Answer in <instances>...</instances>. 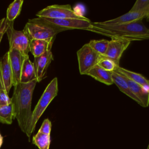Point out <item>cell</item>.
<instances>
[{"instance_id": "1", "label": "cell", "mask_w": 149, "mask_h": 149, "mask_svg": "<svg viewBox=\"0 0 149 149\" xmlns=\"http://www.w3.org/2000/svg\"><path fill=\"white\" fill-rule=\"evenodd\" d=\"M37 83L36 80L27 83H19L14 86L11 98L15 119H16L21 130L30 137L31 132L30 123L32 116L31 110L33 93Z\"/></svg>"}, {"instance_id": "2", "label": "cell", "mask_w": 149, "mask_h": 149, "mask_svg": "<svg viewBox=\"0 0 149 149\" xmlns=\"http://www.w3.org/2000/svg\"><path fill=\"white\" fill-rule=\"evenodd\" d=\"M87 30L111 39H124L131 41L149 39V29L143 23L142 20L117 25H104L100 22H91Z\"/></svg>"}, {"instance_id": "3", "label": "cell", "mask_w": 149, "mask_h": 149, "mask_svg": "<svg viewBox=\"0 0 149 149\" xmlns=\"http://www.w3.org/2000/svg\"><path fill=\"white\" fill-rule=\"evenodd\" d=\"M23 30L30 40L51 41L55 40L58 33L66 30L48 22L42 17H37L29 19Z\"/></svg>"}, {"instance_id": "4", "label": "cell", "mask_w": 149, "mask_h": 149, "mask_svg": "<svg viewBox=\"0 0 149 149\" xmlns=\"http://www.w3.org/2000/svg\"><path fill=\"white\" fill-rule=\"evenodd\" d=\"M58 92V79L57 77H54L45 88L34 109L32 112L30 123V130L31 133L34 130L37 121L47 109L49 104L57 95Z\"/></svg>"}, {"instance_id": "5", "label": "cell", "mask_w": 149, "mask_h": 149, "mask_svg": "<svg viewBox=\"0 0 149 149\" xmlns=\"http://www.w3.org/2000/svg\"><path fill=\"white\" fill-rule=\"evenodd\" d=\"M6 33L9 41V50L16 49L24 57L29 55L30 39L23 30H15L13 22L7 20Z\"/></svg>"}, {"instance_id": "6", "label": "cell", "mask_w": 149, "mask_h": 149, "mask_svg": "<svg viewBox=\"0 0 149 149\" xmlns=\"http://www.w3.org/2000/svg\"><path fill=\"white\" fill-rule=\"evenodd\" d=\"M76 54L79 72L81 74H86L92 68L98 65V62L104 58V56L93 50L88 43L83 45Z\"/></svg>"}, {"instance_id": "7", "label": "cell", "mask_w": 149, "mask_h": 149, "mask_svg": "<svg viewBox=\"0 0 149 149\" xmlns=\"http://www.w3.org/2000/svg\"><path fill=\"white\" fill-rule=\"evenodd\" d=\"M38 17L54 19H62L68 18L82 19L85 17L76 13L69 4L52 5L47 6L36 13Z\"/></svg>"}, {"instance_id": "8", "label": "cell", "mask_w": 149, "mask_h": 149, "mask_svg": "<svg viewBox=\"0 0 149 149\" xmlns=\"http://www.w3.org/2000/svg\"><path fill=\"white\" fill-rule=\"evenodd\" d=\"M131 42L128 40L111 39L109 41L108 48L104 57L113 61L119 66L122 54L129 47Z\"/></svg>"}, {"instance_id": "9", "label": "cell", "mask_w": 149, "mask_h": 149, "mask_svg": "<svg viewBox=\"0 0 149 149\" xmlns=\"http://www.w3.org/2000/svg\"><path fill=\"white\" fill-rule=\"evenodd\" d=\"M48 22L60 27L62 29L67 30L70 29H81L87 30L90 27L91 23V20L87 18L84 17L82 19L75 18H68L62 19H54L48 18H43Z\"/></svg>"}, {"instance_id": "10", "label": "cell", "mask_w": 149, "mask_h": 149, "mask_svg": "<svg viewBox=\"0 0 149 149\" xmlns=\"http://www.w3.org/2000/svg\"><path fill=\"white\" fill-rule=\"evenodd\" d=\"M53 59L51 50L47 51L38 57L34 58L33 64L37 82L41 81L46 77L48 68Z\"/></svg>"}, {"instance_id": "11", "label": "cell", "mask_w": 149, "mask_h": 149, "mask_svg": "<svg viewBox=\"0 0 149 149\" xmlns=\"http://www.w3.org/2000/svg\"><path fill=\"white\" fill-rule=\"evenodd\" d=\"M10 66L13 76V86L20 82V75L24 56L16 49L8 50Z\"/></svg>"}, {"instance_id": "12", "label": "cell", "mask_w": 149, "mask_h": 149, "mask_svg": "<svg viewBox=\"0 0 149 149\" xmlns=\"http://www.w3.org/2000/svg\"><path fill=\"white\" fill-rule=\"evenodd\" d=\"M145 18L146 16L143 13L129 10L127 13H126L115 19L99 22L100 23L104 25H117L133 23L142 20Z\"/></svg>"}, {"instance_id": "13", "label": "cell", "mask_w": 149, "mask_h": 149, "mask_svg": "<svg viewBox=\"0 0 149 149\" xmlns=\"http://www.w3.org/2000/svg\"><path fill=\"white\" fill-rule=\"evenodd\" d=\"M0 68L6 91L8 94L13 86V76L8 52L0 59Z\"/></svg>"}, {"instance_id": "14", "label": "cell", "mask_w": 149, "mask_h": 149, "mask_svg": "<svg viewBox=\"0 0 149 149\" xmlns=\"http://www.w3.org/2000/svg\"><path fill=\"white\" fill-rule=\"evenodd\" d=\"M113 72L119 74L123 77L140 84L149 91V80L147 79L142 74L126 69L119 66L116 67Z\"/></svg>"}, {"instance_id": "15", "label": "cell", "mask_w": 149, "mask_h": 149, "mask_svg": "<svg viewBox=\"0 0 149 149\" xmlns=\"http://www.w3.org/2000/svg\"><path fill=\"white\" fill-rule=\"evenodd\" d=\"M112 73L106 70L98 65L92 68L86 74V75L90 76L96 80L106 85L109 86L113 84L112 79Z\"/></svg>"}, {"instance_id": "16", "label": "cell", "mask_w": 149, "mask_h": 149, "mask_svg": "<svg viewBox=\"0 0 149 149\" xmlns=\"http://www.w3.org/2000/svg\"><path fill=\"white\" fill-rule=\"evenodd\" d=\"M54 40L47 41L42 40H30V52L34 56L38 57L48 51L51 50Z\"/></svg>"}, {"instance_id": "17", "label": "cell", "mask_w": 149, "mask_h": 149, "mask_svg": "<svg viewBox=\"0 0 149 149\" xmlns=\"http://www.w3.org/2000/svg\"><path fill=\"white\" fill-rule=\"evenodd\" d=\"M126 80L132 93L139 100L143 107L149 105V91L140 84L126 78Z\"/></svg>"}, {"instance_id": "18", "label": "cell", "mask_w": 149, "mask_h": 149, "mask_svg": "<svg viewBox=\"0 0 149 149\" xmlns=\"http://www.w3.org/2000/svg\"><path fill=\"white\" fill-rule=\"evenodd\" d=\"M36 80V75L33 63L31 62L29 55L24 57L20 75L21 83H27Z\"/></svg>"}, {"instance_id": "19", "label": "cell", "mask_w": 149, "mask_h": 149, "mask_svg": "<svg viewBox=\"0 0 149 149\" xmlns=\"http://www.w3.org/2000/svg\"><path fill=\"white\" fill-rule=\"evenodd\" d=\"M112 79L113 83L116 85L120 91H121L122 93L125 94L126 95L129 97L130 98L135 101L136 102H137V104L141 106V104L139 100L131 91L125 77L113 72Z\"/></svg>"}, {"instance_id": "20", "label": "cell", "mask_w": 149, "mask_h": 149, "mask_svg": "<svg viewBox=\"0 0 149 149\" xmlns=\"http://www.w3.org/2000/svg\"><path fill=\"white\" fill-rule=\"evenodd\" d=\"M15 119L12 103L10 102L8 105H0V122L10 125Z\"/></svg>"}, {"instance_id": "21", "label": "cell", "mask_w": 149, "mask_h": 149, "mask_svg": "<svg viewBox=\"0 0 149 149\" xmlns=\"http://www.w3.org/2000/svg\"><path fill=\"white\" fill-rule=\"evenodd\" d=\"M23 0H15L8 6L6 11V19L8 22H13L15 19L20 15Z\"/></svg>"}, {"instance_id": "22", "label": "cell", "mask_w": 149, "mask_h": 149, "mask_svg": "<svg viewBox=\"0 0 149 149\" xmlns=\"http://www.w3.org/2000/svg\"><path fill=\"white\" fill-rule=\"evenodd\" d=\"M50 142V135L39 132L33 137V143L37 146L39 149H49Z\"/></svg>"}, {"instance_id": "23", "label": "cell", "mask_w": 149, "mask_h": 149, "mask_svg": "<svg viewBox=\"0 0 149 149\" xmlns=\"http://www.w3.org/2000/svg\"><path fill=\"white\" fill-rule=\"evenodd\" d=\"M109 44V41L105 39L102 40H91L88 44L90 47L99 54L104 56Z\"/></svg>"}, {"instance_id": "24", "label": "cell", "mask_w": 149, "mask_h": 149, "mask_svg": "<svg viewBox=\"0 0 149 149\" xmlns=\"http://www.w3.org/2000/svg\"><path fill=\"white\" fill-rule=\"evenodd\" d=\"M130 10L143 13L149 20V0H137Z\"/></svg>"}, {"instance_id": "25", "label": "cell", "mask_w": 149, "mask_h": 149, "mask_svg": "<svg viewBox=\"0 0 149 149\" xmlns=\"http://www.w3.org/2000/svg\"><path fill=\"white\" fill-rule=\"evenodd\" d=\"M10 102L11 98H9L8 94L6 93L0 68V105H8Z\"/></svg>"}, {"instance_id": "26", "label": "cell", "mask_w": 149, "mask_h": 149, "mask_svg": "<svg viewBox=\"0 0 149 149\" xmlns=\"http://www.w3.org/2000/svg\"><path fill=\"white\" fill-rule=\"evenodd\" d=\"M98 65L102 69L112 72L115 70L116 67L119 66L113 61L107 58H104L103 59H102L98 62Z\"/></svg>"}, {"instance_id": "27", "label": "cell", "mask_w": 149, "mask_h": 149, "mask_svg": "<svg viewBox=\"0 0 149 149\" xmlns=\"http://www.w3.org/2000/svg\"><path fill=\"white\" fill-rule=\"evenodd\" d=\"M51 126L52 125L51 121L49 120V119L47 118L43 121L38 132L44 134L50 135Z\"/></svg>"}, {"instance_id": "28", "label": "cell", "mask_w": 149, "mask_h": 149, "mask_svg": "<svg viewBox=\"0 0 149 149\" xmlns=\"http://www.w3.org/2000/svg\"><path fill=\"white\" fill-rule=\"evenodd\" d=\"M6 28H7V19L6 17H3L0 20V43L3 34L6 33Z\"/></svg>"}, {"instance_id": "29", "label": "cell", "mask_w": 149, "mask_h": 149, "mask_svg": "<svg viewBox=\"0 0 149 149\" xmlns=\"http://www.w3.org/2000/svg\"><path fill=\"white\" fill-rule=\"evenodd\" d=\"M2 141H3V137H2V136H1V134L0 133V147L2 145Z\"/></svg>"}, {"instance_id": "30", "label": "cell", "mask_w": 149, "mask_h": 149, "mask_svg": "<svg viewBox=\"0 0 149 149\" xmlns=\"http://www.w3.org/2000/svg\"><path fill=\"white\" fill-rule=\"evenodd\" d=\"M147 149H149V144H148V147H147Z\"/></svg>"}, {"instance_id": "31", "label": "cell", "mask_w": 149, "mask_h": 149, "mask_svg": "<svg viewBox=\"0 0 149 149\" xmlns=\"http://www.w3.org/2000/svg\"><path fill=\"white\" fill-rule=\"evenodd\" d=\"M148 80H149V79H148Z\"/></svg>"}]
</instances>
